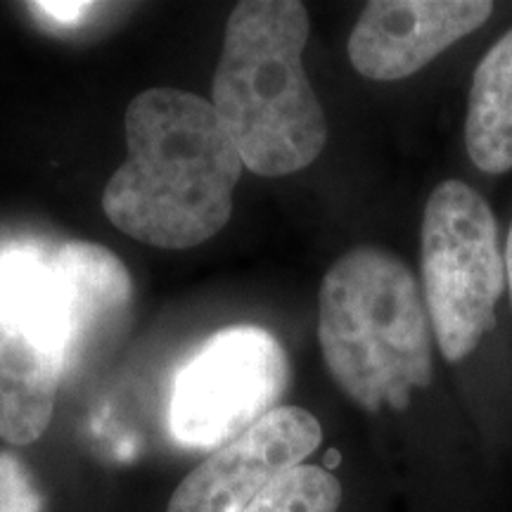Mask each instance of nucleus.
Instances as JSON below:
<instances>
[{"instance_id": "1", "label": "nucleus", "mask_w": 512, "mask_h": 512, "mask_svg": "<svg viewBox=\"0 0 512 512\" xmlns=\"http://www.w3.org/2000/svg\"><path fill=\"white\" fill-rule=\"evenodd\" d=\"M126 162L102 195L107 219L145 245L188 249L233 214L242 157L214 105L178 88H147L126 117Z\"/></svg>"}, {"instance_id": "2", "label": "nucleus", "mask_w": 512, "mask_h": 512, "mask_svg": "<svg viewBox=\"0 0 512 512\" xmlns=\"http://www.w3.org/2000/svg\"><path fill=\"white\" fill-rule=\"evenodd\" d=\"M309 12L297 0H245L226 24L211 105L264 178L297 174L328 143V121L304 72Z\"/></svg>"}, {"instance_id": "3", "label": "nucleus", "mask_w": 512, "mask_h": 512, "mask_svg": "<svg viewBox=\"0 0 512 512\" xmlns=\"http://www.w3.org/2000/svg\"><path fill=\"white\" fill-rule=\"evenodd\" d=\"M432 320L399 256L356 247L325 273L318 342L332 380L363 411H403L432 382Z\"/></svg>"}, {"instance_id": "4", "label": "nucleus", "mask_w": 512, "mask_h": 512, "mask_svg": "<svg viewBox=\"0 0 512 512\" xmlns=\"http://www.w3.org/2000/svg\"><path fill=\"white\" fill-rule=\"evenodd\" d=\"M69 351L72 309L55 249L0 247V439L29 446L43 437Z\"/></svg>"}, {"instance_id": "5", "label": "nucleus", "mask_w": 512, "mask_h": 512, "mask_svg": "<svg viewBox=\"0 0 512 512\" xmlns=\"http://www.w3.org/2000/svg\"><path fill=\"white\" fill-rule=\"evenodd\" d=\"M422 287L439 351L458 363L496 325L508 283L498 223L489 202L463 181L439 183L420 230Z\"/></svg>"}, {"instance_id": "6", "label": "nucleus", "mask_w": 512, "mask_h": 512, "mask_svg": "<svg viewBox=\"0 0 512 512\" xmlns=\"http://www.w3.org/2000/svg\"><path fill=\"white\" fill-rule=\"evenodd\" d=\"M287 375V356L271 332L249 325L216 332L178 370L169 430L185 448L216 451L275 411Z\"/></svg>"}, {"instance_id": "7", "label": "nucleus", "mask_w": 512, "mask_h": 512, "mask_svg": "<svg viewBox=\"0 0 512 512\" xmlns=\"http://www.w3.org/2000/svg\"><path fill=\"white\" fill-rule=\"evenodd\" d=\"M323 441L320 422L297 406H280L209 453L178 484L166 512H247L256 498L311 456Z\"/></svg>"}, {"instance_id": "8", "label": "nucleus", "mask_w": 512, "mask_h": 512, "mask_svg": "<svg viewBox=\"0 0 512 512\" xmlns=\"http://www.w3.org/2000/svg\"><path fill=\"white\" fill-rule=\"evenodd\" d=\"M494 15L489 0H375L349 36V60L373 81L420 72Z\"/></svg>"}, {"instance_id": "9", "label": "nucleus", "mask_w": 512, "mask_h": 512, "mask_svg": "<svg viewBox=\"0 0 512 512\" xmlns=\"http://www.w3.org/2000/svg\"><path fill=\"white\" fill-rule=\"evenodd\" d=\"M72 309V351L67 380L83 373L93 358L124 332L133 287L124 264L93 242H67L55 249Z\"/></svg>"}, {"instance_id": "10", "label": "nucleus", "mask_w": 512, "mask_h": 512, "mask_svg": "<svg viewBox=\"0 0 512 512\" xmlns=\"http://www.w3.org/2000/svg\"><path fill=\"white\" fill-rule=\"evenodd\" d=\"M465 145L472 164L484 174L512 169V29L489 48L472 74Z\"/></svg>"}, {"instance_id": "11", "label": "nucleus", "mask_w": 512, "mask_h": 512, "mask_svg": "<svg viewBox=\"0 0 512 512\" xmlns=\"http://www.w3.org/2000/svg\"><path fill=\"white\" fill-rule=\"evenodd\" d=\"M342 486L325 467L299 465L275 479L247 512H337Z\"/></svg>"}, {"instance_id": "12", "label": "nucleus", "mask_w": 512, "mask_h": 512, "mask_svg": "<svg viewBox=\"0 0 512 512\" xmlns=\"http://www.w3.org/2000/svg\"><path fill=\"white\" fill-rule=\"evenodd\" d=\"M34 479L12 453H0V512H41Z\"/></svg>"}, {"instance_id": "13", "label": "nucleus", "mask_w": 512, "mask_h": 512, "mask_svg": "<svg viewBox=\"0 0 512 512\" xmlns=\"http://www.w3.org/2000/svg\"><path fill=\"white\" fill-rule=\"evenodd\" d=\"M93 8V3H31V10H34L36 15L53 19V22L62 24V27L79 22V19L86 17Z\"/></svg>"}, {"instance_id": "14", "label": "nucleus", "mask_w": 512, "mask_h": 512, "mask_svg": "<svg viewBox=\"0 0 512 512\" xmlns=\"http://www.w3.org/2000/svg\"><path fill=\"white\" fill-rule=\"evenodd\" d=\"M505 268H508V285H510V297H512V223H510L508 242H505Z\"/></svg>"}]
</instances>
